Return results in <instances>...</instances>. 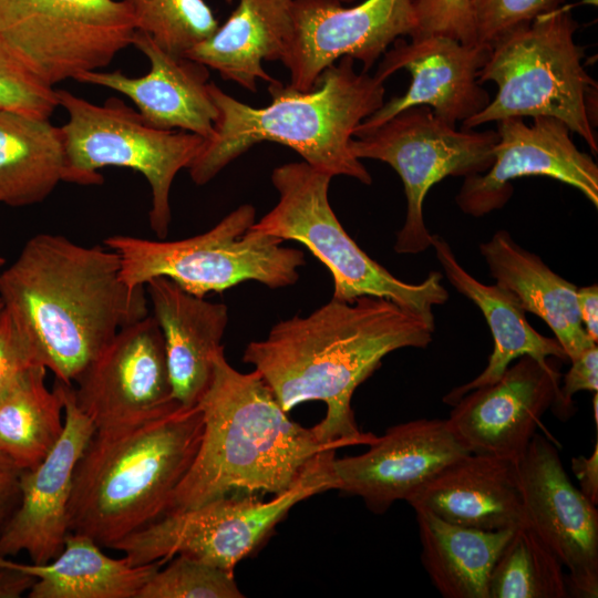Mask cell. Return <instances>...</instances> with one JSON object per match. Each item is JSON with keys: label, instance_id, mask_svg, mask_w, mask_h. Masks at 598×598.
<instances>
[{"label": "cell", "instance_id": "cell-36", "mask_svg": "<svg viewBox=\"0 0 598 598\" xmlns=\"http://www.w3.org/2000/svg\"><path fill=\"white\" fill-rule=\"evenodd\" d=\"M416 27L410 39L446 35L476 44L470 0H413Z\"/></svg>", "mask_w": 598, "mask_h": 598}, {"label": "cell", "instance_id": "cell-22", "mask_svg": "<svg viewBox=\"0 0 598 598\" xmlns=\"http://www.w3.org/2000/svg\"><path fill=\"white\" fill-rule=\"evenodd\" d=\"M145 290L164 339L173 396L182 405H196L212 381L215 355L224 349L228 308L166 277L148 280Z\"/></svg>", "mask_w": 598, "mask_h": 598}, {"label": "cell", "instance_id": "cell-43", "mask_svg": "<svg viewBox=\"0 0 598 598\" xmlns=\"http://www.w3.org/2000/svg\"><path fill=\"white\" fill-rule=\"evenodd\" d=\"M592 412H594V419H595V425L596 429L598 427V393L595 392L592 398Z\"/></svg>", "mask_w": 598, "mask_h": 598}, {"label": "cell", "instance_id": "cell-20", "mask_svg": "<svg viewBox=\"0 0 598 598\" xmlns=\"http://www.w3.org/2000/svg\"><path fill=\"white\" fill-rule=\"evenodd\" d=\"M354 456L329 461L332 489L360 497L374 514L406 501L442 468L468 453L446 419H419L389 427Z\"/></svg>", "mask_w": 598, "mask_h": 598}, {"label": "cell", "instance_id": "cell-38", "mask_svg": "<svg viewBox=\"0 0 598 598\" xmlns=\"http://www.w3.org/2000/svg\"><path fill=\"white\" fill-rule=\"evenodd\" d=\"M559 388L557 417H568L573 406V396L579 391H598V347L597 343L574 359Z\"/></svg>", "mask_w": 598, "mask_h": 598}, {"label": "cell", "instance_id": "cell-39", "mask_svg": "<svg viewBox=\"0 0 598 598\" xmlns=\"http://www.w3.org/2000/svg\"><path fill=\"white\" fill-rule=\"evenodd\" d=\"M21 470L0 451V533L19 503Z\"/></svg>", "mask_w": 598, "mask_h": 598}, {"label": "cell", "instance_id": "cell-45", "mask_svg": "<svg viewBox=\"0 0 598 598\" xmlns=\"http://www.w3.org/2000/svg\"><path fill=\"white\" fill-rule=\"evenodd\" d=\"M4 264V259L0 257V267ZM2 310H3V305H2V301L0 299V315L2 313Z\"/></svg>", "mask_w": 598, "mask_h": 598}, {"label": "cell", "instance_id": "cell-5", "mask_svg": "<svg viewBox=\"0 0 598 598\" xmlns=\"http://www.w3.org/2000/svg\"><path fill=\"white\" fill-rule=\"evenodd\" d=\"M202 433L198 404L181 403L141 422L95 430L75 467L69 530L113 548L163 516Z\"/></svg>", "mask_w": 598, "mask_h": 598}, {"label": "cell", "instance_id": "cell-33", "mask_svg": "<svg viewBox=\"0 0 598 598\" xmlns=\"http://www.w3.org/2000/svg\"><path fill=\"white\" fill-rule=\"evenodd\" d=\"M234 571L176 555L159 567L137 598H243Z\"/></svg>", "mask_w": 598, "mask_h": 598}, {"label": "cell", "instance_id": "cell-10", "mask_svg": "<svg viewBox=\"0 0 598 598\" xmlns=\"http://www.w3.org/2000/svg\"><path fill=\"white\" fill-rule=\"evenodd\" d=\"M326 452L288 491L262 499L255 494H229L197 507L174 511L126 536L112 549L134 565L188 556L234 571L252 555L297 503L332 489Z\"/></svg>", "mask_w": 598, "mask_h": 598}, {"label": "cell", "instance_id": "cell-31", "mask_svg": "<svg viewBox=\"0 0 598 598\" xmlns=\"http://www.w3.org/2000/svg\"><path fill=\"white\" fill-rule=\"evenodd\" d=\"M567 597V575L557 556L527 524L515 528L491 573L488 598Z\"/></svg>", "mask_w": 598, "mask_h": 598}, {"label": "cell", "instance_id": "cell-8", "mask_svg": "<svg viewBox=\"0 0 598 598\" xmlns=\"http://www.w3.org/2000/svg\"><path fill=\"white\" fill-rule=\"evenodd\" d=\"M331 178L305 161L276 167L271 182L278 202L251 228L305 245L330 271L332 298H386L435 323L433 308L448 299L442 274L431 271L423 281L410 283L373 260L349 236L331 208Z\"/></svg>", "mask_w": 598, "mask_h": 598}, {"label": "cell", "instance_id": "cell-11", "mask_svg": "<svg viewBox=\"0 0 598 598\" xmlns=\"http://www.w3.org/2000/svg\"><path fill=\"white\" fill-rule=\"evenodd\" d=\"M350 142L358 158L389 164L401 177L406 215L394 250L414 255L431 247L423 204L430 188L447 176L485 173L494 161L495 130L475 131L451 125L426 105L405 109L381 125L355 133Z\"/></svg>", "mask_w": 598, "mask_h": 598}, {"label": "cell", "instance_id": "cell-15", "mask_svg": "<svg viewBox=\"0 0 598 598\" xmlns=\"http://www.w3.org/2000/svg\"><path fill=\"white\" fill-rule=\"evenodd\" d=\"M95 430L141 422L176 403L162 331L153 316L122 328L74 381Z\"/></svg>", "mask_w": 598, "mask_h": 598}, {"label": "cell", "instance_id": "cell-24", "mask_svg": "<svg viewBox=\"0 0 598 598\" xmlns=\"http://www.w3.org/2000/svg\"><path fill=\"white\" fill-rule=\"evenodd\" d=\"M478 249L495 283L511 292L525 312L547 323L569 361L596 344L582 326L576 285L519 246L504 229L482 243Z\"/></svg>", "mask_w": 598, "mask_h": 598}, {"label": "cell", "instance_id": "cell-3", "mask_svg": "<svg viewBox=\"0 0 598 598\" xmlns=\"http://www.w3.org/2000/svg\"><path fill=\"white\" fill-rule=\"evenodd\" d=\"M197 404L200 443L165 514L229 494L279 495L322 454L343 447L293 422L259 372L237 371L224 349L215 355L212 381Z\"/></svg>", "mask_w": 598, "mask_h": 598}, {"label": "cell", "instance_id": "cell-18", "mask_svg": "<svg viewBox=\"0 0 598 598\" xmlns=\"http://www.w3.org/2000/svg\"><path fill=\"white\" fill-rule=\"evenodd\" d=\"M386 50L374 76L384 82L405 69L412 76L409 90L394 96L357 127L355 133L372 130L399 112L426 105L435 116L456 125L484 110L491 99L478 82V73L488 60L492 47L465 44L446 35L402 38Z\"/></svg>", "mask_w": 598, "mask_h": 598}, {"label": "cell", "instance_id": "cell-37", "mask_svg": "<svg viewBox=\"0 0 598 598\" xmlns=\"http://www.w3.org/2000/svg\"><path fill=\"white\" fill-rule=\"evenodd\" d=\"M35 365L42 364L29 338L3 309L0 315V399Z\"/></svg>", "mask_w": 598, "mask_h": 598}, {"label": "cell", "instance_id": "cell-30", "mask_svg": "<svg viewBox=\"0 0 598 598\" xmlns=\"http://www.w3.org/2000/svg\"><path fill=\"white\" fill-rule=\"evenodd\" d=\"M45 375V367L31 368L0 399V451L21 471L37 466L64 429L62 398Z\"/></svg>", "mask_w": 598, "mask_h": 598}, {"label": "cell", "instance_id": "cell-25", "mask_svg": "<svg viewBox=\"0 0 598 598\" xmlns=\"http://www.w3.org/2000/svg\"><path fill=\"white\" fill-rule=\"evenodd\" d=\"M431 247L450 283L481 310L494 340L485 369L470 382L445 394L444 403L453 405L468 391L495 382L513 361L523 355L540 362L549 358L568 360L556 338L545 337L530 326L526 312L511 292L496 283L485 285L475 279L461 266L443 237L433 235Z\"/></svg>", "mask_w": 598, "mask_h": 598}, {"label": "cell", "instance_id": "cell-34", "mask_svg": "<svg viewBox=\"0 0 598 598\" xmlns=\"http://www.w3.org/2000/svg\"><path fill=\"white\" fill-rule=\"evenodd\" d=\"M55 90L41 80L0 33V110L50 117Z\"/></svg>", "mask_w": 598, "mask_h": 598}, {"label": "cell", "instance_id": "cell-4", "mask_svg": "<svg viewBox=\"0 0 598 598\" xmlns=\"http://www.w3.org/2000/svg\"><path fill=\"white\" fill-rule=\"evenodd\" d=\"M383 83L368 72H357L350 56L328 66L310 92L275 80L268 85L271 103L265 107L245 104L209 82L218 117L213 135L188 167L190 178L205 185L250 147L269 141L295 150L332 177L370 185L372 177L351 153L350 142L361 122L383 105Z\"/></svg>", "mask_w": 598, "mask_h": 598}, {"label": "cell", "instance_id": "cell-44", "mask_svg": "<svg viewBox=\"0 0 598 598\" xmlns=\"http://www.w3.org/2000/svg\"><path fill=\"white\" fill-rule=\"evenodd\" d=\"M582 4H590V6H597L598 4V0H582L581 1Z\"/></svg>", "mask_w": 598, "mask_h": 598}, {"label": "cell", "instance_id": "cell-12", "mask_svg": "<svg viewBox=\"0 0 598 598\" xmlns=\"http://www.w3.org/2000/svg\"><path fill=\"white\" fill-rule=\"evenodd\" d=\"M136 32L123 0H0V33L47 84L106 66Z\"/></svg>", "mask_w": 598, "mask_h": 598}, {"label": "cell", "instance_id": "cell-13", "mask_svg": "<svg viewBox=\"0 0 598 598\" xmlns=\"http://www.w3.org/2000/svg\"><path fill=\"white\" fill-rule=\"evenodd\" d=\"M292 31L281 59L289 85L310 92L321 73L343 56L368 72L389 47L416 27L413 0H364L347 7L334 0H293Z\"/></svg>", "mask_w": 598, "mask_h": 598}, {"label": "cell", "instance_id": "cell-40", "mask_svg": "<svg viewBox=\"0 0 598 598\" xmlns=\"http://www.w3.org/2000/svg\"><path fill=\"white\" fill-rule=\"evenodd\" d=\"M571 470L579 482V491L594 504L598 505V442L590 456L571 458Z\"/></svg>", "mask_w": 598, "mask_h": 598}, {"label": "cell", "instance_id": "cell-7", "mask_svg": "<svg viewBox=\"0 0 598 598\" xmlns=\"http://www.w3.org/2000/svg\"><path fill=\"white\" fill-rule=\"evenodd\" d=\"M255 221V207L244 204L197 236L165 241L114 235L104 246L117 254L121 279L132 289L155 277L197 297L250 280L272 289L296 283L306 264L303 252L251 228Z\"/></svg>", "mask_w": 598, "mask_h": 598}, {"label": "cell", "instance_id": "cell-27", "mask_svg": "<svg viewBox=\"0 0 598 598\" xmlns=\"http://www.w3.org/2000/svg\"><path fill=\"white\" fill-rule=\"evenodd\" d=\"M91 537L72 533L63 548L44 564L8 561L35 577L30 598H137L152 575L168 560L134 565L106 555Z\"/></svg>", "mask_w": 598, "mask_h": 598}, {"label": "cell", "instance_id": "cell-14", "mask_svg": "<svg viewBox=\"0 0 598 598\" xmlns=\"http://www.w3.org/2000/svg\"><path fill=\"white\" fill-rule=\"evenodd\" d=\"M512 464L526 524L567 568L570 596L597 598V506L573 485L558 450L538 433Z\"/></svg>", "mask_w": 598, "mask_h": 598}, {"label": "cell", "instance_id": "cell-6", "mask_svg": "<svg viewBox=\"0 0 598 598\" xmlns=\"http://www.w3.org/2000/svg\"><path fill=\"white\" fill-rule=\"evenodd\" d=\"M577 28L569 7L561 6L497 39L478 73V82H494L497 93L462 126L550 116L563 121L596 155L597 83L582 64L585 51L575 41Z\"/></svg>", "mask_w": 598, "mask_h": 598}, {"label": "cell", "instance_id": "cell-26", "mask_svg": "<svg viewBox=\"0 0 598 598\" xmlns=\"http://www.w3.org/2000/svg\"><path fill=\"white\" fill-rule=\"evenodd\" d=\"M292 2L238 0L225 23L184 55L256 93L257 80H276L262 61H281L292 31Z\"/></svg>", "mask_w": 598, "mask_h": 598}, {"label": "cell", "instance_id": "cell-19", "mask_svg": "<svg viewBox=\"0 0 598 598\" xmlns=\"http://www.w3.org/2000/svg\"><path fill=\"white\" fill-rule=\"evenodd\" d=\"M63 401L64 429L53 448L33 468L21 471L19 503L0 533V556L25 553L44 564L63 548L76 464L95 432L78 406L72 384H53Z\"/></svg>", "mask_w": 598, "mask_h": 598}, {"label": "cell", "instance_id": "cell-28", "mask_svg": "<svg viewBox=\"0 0 598 598\" xmlns=\"http://www.w3.org/2000/svg\"><path fill=\"white\" fill-rule=\"evenodd\" d=\"M414 511L421 560L437 591L445 598H488L491 573L514 529L483 530Z\"/></svg>", "mask_w": 598, "mask_h": 598}, {"label": "cell", "instance_id": "cell-29", "mask_svg": "<svg viewBox=\"0 0 598 598\" xmlns=\"http://www.w3.org/2000/svg\"><path fill=\"white\" fill-rule=\"evenodd\" d=\"M64 167L61 127L49 117L0 110V203L42 202L63 181Z\"/></svg>", "mask_w": 598, "mask_h": 598}, {"label": "cell", "instance_id": "cell-17", "mask_svg": "<svg viewBox=\"0 0 598 598\" xmlns=\"http://www.w3.org/2000/svg\"><path fill=\"white\" fill-rule=\"evenodd\" d=\"M495 382L464 394L446 419L468 452L514 462L528 446L544 413L559 403L560 363L523 355Z\"/></svg>", "mask_w": 598, "mask_h": 598}, {"label": "cell", "instance_id": "cell-21", "mask_svg": "<svg viewBox=\"0 0 598 598\" xmlns=\"http://www.w3.org/2000/svg\"><path fill=\"white\" fill-rule=\"evenodd\" d=\"M132 44L150 60L151 69L145 75L131 78L120 70L92 71L76 81L126 95L154 127L210 137L218 110L209 92L208 68L185 55L166 52L142 31L136 30Z\"/></svg>", "mask_w": 598, "mask_h": 598}, {"label": "cell", "instance_id": "cell-35", "mask_svg": "<svg viewBox=\"0 0 598 598\" xmlns=\"http://www.w3.org/2000/svg\"><path fill=\"white\" fill-rule=\"evenodd\" d=\"M566 0H470L476 44L497 39L538 16L560 8Z\"/></svg>", "mask_w": 598, "mask_h": 598}, {"label": "cell", "instance_id": "cell-2", "mask_svg": "<svg viewBox=\"0 0 598 598\" xmlns=\"http://www.w3.org/2000/svg\"><path fill=\"white\" fill-rule=\"evenodd\" d=\"M106 246L39 234L0 274V299L55 380L73 384L125 326L148 316L145 287L132 289Z\"/></svg>", "mask_w": 598, "mask_h": 598}, {"label": "cell", "instance_id": "cell-32", "mask_svg": "<svg viewBox=\"0 0 598 598\" xmlns=\"http://www.w3.org/2000/svg\"><path fill=\"white\" fill-rule=\"evenodd\" d=\"M131 9L136 30L173 55H184L219 27L204 0H123Z\"/></svg>", "mask_w": 598, "mask_h": 598}, {"label": "cell", "instance_id": "cell-41", "mask_svg": "<svg viewBox=\"0 0 598 598\" xmlns=\"http://www.w3.org/2000/svg\"><path fill=\"white\" fill-rule=\"evenodd\" d=\"M35 577L12 566L7 557L0 556V598H19L28 594Z\"/></svg>", "mask_w": 598, "mask_h": 598}, {"label": "cell", "instance_id": "cell-16", "mask_svg": "<svg viewBox=\"0 0 598 598\" xmlns=\"http://www.w3.org/2000/svg\"><path fill=\"white\" fill-rule=\"evenodd\" d=\"M528 125L523 117L497 122L494 161L482 174L464 177L455 202L460 209L481 217L501 209L514 192L512 181L546 176L578 189L598 207V166L578 150L569 127L560 120L537 116Z\"/></svg>", "mask_w": 598, "mask_h": 598}, {"label": "cell", "instance_id": "cell-46", "mask_svg": "<svg viewBox=\"0 0 598 598\" xmlns=\"http://www.w3.org/2000/svg\"><path fill=\"white\" fill-rule=\"evenodd\" d=\"M334 1H338V2H340L342 4H349V3L353 2L354 0H334Z\"/></svg>", "mask_w": 598, "mask_h": 598}, {"label": "cell", "instance_id": "cell-23", "mask_svg": "<svg viewBox=\"0 0 598 598\" xmlns=\"http://www.w3.org/2000/svg\"><path fill=\"white\" fill-rule=\"evenodd\" d=\"M406 502L413 509L483 530L526 524L512 462L471 452L442 468Z\"/></svg>", "mask_w": 598, "mask_h": 598}, {"label": "cell", "instance_id": "cell-9", "mask_svg": "<svg viewBox=\"0 0 598 598\" xmlns=\"http://www.w3.org/2000/svg\"><path fill=\"white\" fill-rule=\"evenodd\" d=\"M58 104L69 114L61 126L65 167L63 182L103 183L100 168L127 167L141 173L152 189L150 225L165 238L171 223L169 192L182 168H188L205 138L148 124L138 111L116 97L93 104L66 90H55Z\"/></svg>", "mask_w": 598, "mask_h": 598}, {"label": "cell", "instance_id": "cell-1", "mask_svg": "<svg viewBox=\"0 0 598 598\" xmlns=\"http://www.w3.org/2000/svg\"><path fill=\"white\" fill-rule=\"evenodd\" d=\"M435 323L380 297L352 301L332 298L309 316L281 320L264 340L245 348L243 361L254 365L282 410L307 401L326 404L312 426L324 443L369 445L377 435L362 432L351 400L389 353L426 348Z\"/></svg>", "mask_w": 598, "mask_h": 598}, {"label": "cell", "instance_id": "cell-42", "mask_svg": "<svg viewBox=\"0 0 598 598\" xmlns=\"http://www.w3.org/2000/svg\"><path fill=\"white\" fill-rule=\"evenodd\" d=\"M577 306L582 326L588 337L598 341V286L597 283L577 289Z\"/></svg>", "mask_w": 598, "mask_h": 598}]
</instances>
